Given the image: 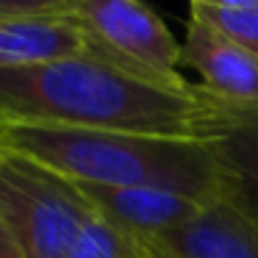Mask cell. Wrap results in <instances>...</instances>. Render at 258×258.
I'll use <instances>...</instances> for the list:
<instances>
[{"mask_svg": "<svg viewBox=\"0 0 258 258\" xmlns=\"http://www.w3.org/2000/svg\"><path fill=\"white\" fill-rule=\"evenodd\" d=\"M225 106L200 84L156 81L89 53L0 70V125L208 142Z\"/></svg>", "mask_w": 258, "mask_h": 258, "instance_id": "6da1fadb", "label": "cell"}, {"mask_svg": "<svg viewBox=\"0 0 258 258\" xmlns=\"http://www.w3.org/2000/svg\"><path fill=\"white\" fill-rule=\"evenodd\" d=\"M0 156H3V150H0Z\"/></svg>", "mask_w": 258, "mask_h": 258, "instance_id": "5bb4252c", "label": "cell"}, {"mask_svg": "<svg viewBox=\"0 0 258 258\" xmlns=\"http://www.w3.org/2000/svg\"><path fill=\"white\" fill-rule=\"evenodd\" d=\"M84 50V34L67 17V3H64V12L53 14V17L3 20L0 23V70L78 56Z\"/></svg>", "mask_w": 258, "mask_h": 258, "instance_id": "9c48e42d", "label": "cell"}, {"mask_svg": "<svg viewBox=\"0 0 258 258\" xmlns=\"http://www.w3.org/2000/svg\"><path fill=\"white\" fill-rule=\"evenodd\" d=\"M78 191L86 197L92 211L122 233L150 244L153 239L178 230L191 222L208 203L186 195L161 189H142V186H100V183H78Z\"/></svg>", "mask_w": 258, "mask_h": 258, "instance_id": "5b68a950", "label": "cell"}, {"mask_svg": "<svg viewBox=\"0 0 258 258\" xmlns=\"http://www.w3.org/2000/svg\"><path fill=\"white\" fill-rule=\"evenodd\" d=\"M0 150L25 156L78 183L142 186L217 203L225 180L206 142L117 131L0 125Z\"/></svg>", "mask_w": 258, "mask_h": 258, "instance_id": "7a4b0ae2", "label": "cell"}, {"mask_svg": "<svg viewBox=\"0 0 258 258\" xmlns=\"http://www.w3.org/2000/svg\"><path fill=\"white\" fill-rule=\"evenodd\" d=\"M147 247L153 258H258V228L233 203L217 200Z\"/></svg>", "mask_w": 258, "mask_h": 258, "instance_id": "52a82bcc", "label": "cell"}, {"mask_svg": "<svg viewBox=\"0 0 258 258\" xmlns=\"http://www.w3.org/2000/svg\"><path fill=\"white\" fill-rule=\"evenodd\" d=\"M67 17L81 28L89 56L156 81L180 84L183 42L161 17L136 0H67Z\"/></svg>", "mask_w": 258, "mask_h": 258, "instance_id": "277c9868", "label": "cell"}, {"mask_svg": "<svg viewBox=\"0 0 258 258\" xmlns=\"http://www.w3.org/2000/svg\"><path fill=\"white\" fill-rule=\"evenodd\" d=\"M189 14L258 58V0H195Z\"/></svg>", "mask_w": 258, "mask_h": 258, "instance_id": "30bf717a", "label": "cell"}, {"mask_svg": "<svg viewBox=\"0 0 258 258\" xmlns=\"http://www.w3.org/2000/svg\"><path fill=\"white\" fill-rule=\"evenodd\" d=\"M67 258H153V252L145 241L122 233L119 228L92 214V219L73 241Z\"/></svg>", "mask_w": 258, "mask_h": 258, "instance_id": "8fae6325", "label": "cell"}, {"mask_svg": "<svg viewBox=\"0 0 258 258\" xmlns=\"http://www.w3.org/2000/svg\"><path fill=\"white\" fill-rule=\"evenodd\" d=\"M67 0H0V23L3 20H31L53 17L64 12Z\"/></svg>", "mask_w": 258, "mask_h": 258, "instance_id": "7c38bea8", "label": "cell"}, {"mask_svg": "<svg viewBox=\"0 0 258 258\" xmlns=\"http://www.w3.org/2000/svg\"><path fill=\"white\" fill-rule=\"evenodd\" d=\"M0 258H25L23 250L17 247V241H14V236L3 225V219H0Z\"/></svg>", "mask_w": 258, "mask_h": 258, "instance_id": "4fadbf2b", "label": "cell"}, {"mask_svg": "<svg viewBox=\"0 0 258 258\" xmlns=\"http://www.w3.org/2000/svg\"><path fill=\"white\" fill-rule=\"evenodd\" d=\"M92 214L73 180L25 156H0V219L25 258H67Z\"/></svg>", "mask_w": 258, "mask_h": 258, "instance_id": "3957f363", "label": "cell"}, {"mask_svg": "<svg viewBox=\"0 0 258 258\" xmlns=\"http://www.w3.org/2000/svg\"><path fill=\"white\" fill-rule=\"evenodd\" d=\"M206 145L222 169V200L233 203L258 228V111L225 106L222 119Z\"/></svg>", "mask_w": 258, "mask_h": 258, "instance_id": "ba28073f", "label": "cell"}, {"mask_svg": "<svg viewBox=\"0 0 258 258\" xmlns=\"http://www.w3.org/2000/svg\"><path fill=\"white\" fill-rule=\"evenodd\" d=\"M183 61L200 75L208 95L228 106L258 111V58L191 14L186 20Z\"/></svg>", "mask_w": 258, "mask_h": 258, "instance_id": "8992f818", "label": "cell"}]
</instances>
